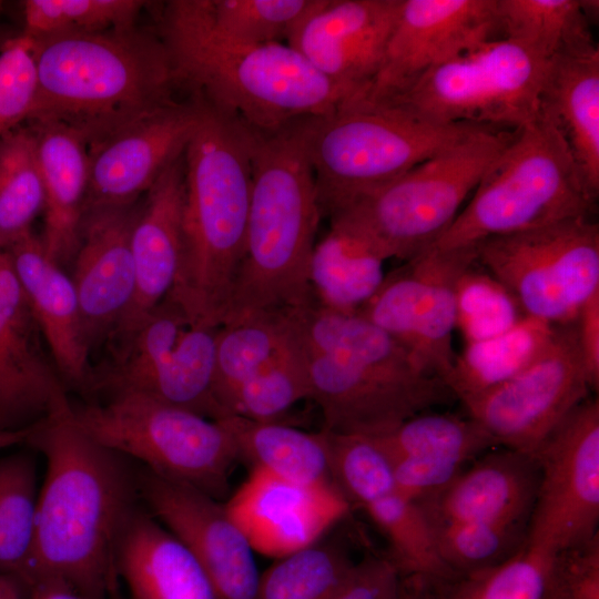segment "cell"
<instances>
[{
    "label": "cell",
    "instance_id": "6da1fadb",
    "mask_svg": "<svg viewBox=\"0 0 599 599\" xmlns=\"http://www.w3.org/2000/svg\"><path fill=\"white\" fill-rule=\"evenodd\" d=\"M72 407L32 427L27 443L45 458L33 544L21 585L67 583L104 599L115 586L120 542L132 515L130 479L120 455L88 436Z\"/></svg>",
    "mask_w": 599,
    "mask_h": 599
},
{
    "label": "cell",
    "instance_id": "7a4b0ae2",
    "mask_svg": "<svg viewBox=\"0 0 599 599\" xmlns=\"http://www.w3.org/2000/svg\"><path fill=\"white\" fill-rule=\"evenodd\" d=\"M161 39L177 83L254 130L327 115L358 97L286 42L250 44L223 37L211 24L203 0L167 2Z\"/></svg>",
    "mask_w": 599,
    "mask_h": 599
},
{
    "label": "cell",
    "instance_id": "3957f363",
    "mask_svg": "<svg viewBox=\"0 0 599 599\" xmlns=\"http://www.w3.org/2000/svg\"><path fill=\"white\" fill-rule=\"evenodd\" d=\"M291 313L323 430L378 436L456 398L443 379L358 313L315 303Z\"/></svg>",
    "mask_w": 599,
    "mask_h": 599
},
{
    "label": "cell",
    "instance_id": "277c9868",
    "mask_svg": "<svg viewBox=\"0 0 599 599\" xmlns=\"http://www.w3.org/2000/svg\"><path fill=\"white\" fill-rule=\"evenodd\" d=\"M305 120L273 130L252 129L244 253L222 324L314 303L309 263L323 214L306 149Z\"/></svg>",
    "mask_w": 599,
    "mask_h": 599
},
{
    "label": "cell",
    "instance_id": "5b68a950",
    "mask_svg": "<svg viewBox=\"0 0 599 599\" xmlns=\"http://www.w3.org/2000/svg\"><path fill=\"white\" fill-rule=\"evenodd\" d=\"M184 151L179 271L167 295L191 326H221L244 253L252 187V129L201 100Z\"/></svg>",
    "mask_w": 599,
    "mask_h": 599
},
{
    "label": "cell",
    "instance_id": "8992f818",
    "mask_svg": "<svg viewBox=\"0 0 599 599\" xmlns=\"http://www.w3.org/2000/svg\"><path fill=\"white\" fill-rule=\"evenodd\" d=\"M32 41L37 92L30 122L68 125L90 146L173 102L177 81L161 37L134 27Z\"/></svg>",
    "mask_w": 599,
    "mask_h": 599
},
{
    "label": "cell",
    "instance_id": "52a82bcc",
    "mask_svg": "<svg viewBox=\"0 0 599 599\" xmlns=\"http://www.w3.org/2000/svg\"><path fill=\"white\" fill-rule=\"evenodd\" d=\"M596 202L561 132L540 110L535 121L515 131L468 204L432 246H474L566 219L591 217Z\"/></svg>",
    "mask_w": 599,
    "mask_h": 599
},
{
    "label": "cell",
    "instance_id": "ba28073f",
    "mask_svg": "<svg viewBox=\"0 0 599 599\" xmlns=\"http://www.w3.org/2000/svg\"><path fill=\"white\" fill-rule=\"evenodd\" d=\"M517 131V130H516ZM515 131L479 128L400 176L328 214L385 260L408 261L450 226Z\"/></svg>",
    "mask_w": 599,
    "mask_h": 599
},
{
    "label": "cell",
    "instance_id": "9c48e42d",
    "mask_svg": "<svg viewBox=\"0 0 599 599\" xmlns=\"http://www.w3.org/2000/svg\"><path fill=\"white\" fill-rule=\"evenodd\" d=\"M479 128L435 124L390 104L361 100L306 119V149L322 214L400 176Z\"/></svg>",
    "mask_w": 599,
    "mask_h": 599
},
{
    "label": "cell",
    "instance_id": "30bf717a",
    "mask_svg": "<svg viewBox=\"0 0 599 599\" xmlns=\"http://www.w3.org/2000/svg\"><path fill=\"white\" fill-rule=\"evenodd\" d=\"M73 422L93 440L148 470L224 496L238 460L219 420L139 393H115L101 404L72 407Z\"/></svg>",
    "mask_w": 599,
    "mask_h": 599
},
{
    "label": "cell",
    "instance_id": "8fae6325",
    "mask_svg": "<svg viewBox=\"0 0 599 599\" xmlns=\"http://www.w3.org/2000/svg\"><path fill=\"white\" fill-rule=\"evenodd\" d=\"M549 60L506 38L486 41L380 102L435 124L516 131L535 121Z\"/></svg>",
    "mask_w": 599,
    "mask_h": 599
},
{
    "label": "cell",
    "instance_id": "7c38bea8",
    "mask_svg": "<svg viewBox=\"0 0 599 599\" xmlns=\"http://www.w3.org/2000/svg\"><path fill=\"white\" fill-rule=\"evenodd\" d=\"M477 263L518 300L527 316L575 323L599 291V225L589 216L489 237L475 245Z\"/></svg>",
    "mask_w": 599,
    "mask_h": 599
},
{
    "label": "cell",
    "instance_id": "4fadbf2b",
    "mask_svg": "<svg viewBox=\"0 0 599 599\" xmlns=\"http://www.w3.org/2000/svg\"><path fill=\"white\" fill-rule=\"evenodd\" d=\"M476 257L475 245L430 246L385 275L357 313L404 346L425 372L446 383L457 355L453 348L456 284Z\"/></svg>",
    "mask_w": 599,
    "mask_h": 599
},
{
    "label": "cell",
    "instance_id": "5bb4252c",
    "mask_svg": "<svg viewBox=\"0 0 599 599\" xmlns=\"http://www.w3.org/2000/svg\"><path fill=\"white\" fill-rule=\"evenodd\" d=\"M535 456L540 480L527 545L556 556L598 535V399L587 398L573 408Z\"/></svg>",
    "mask_w": 599,
    "mask_h": 599
},
{
    "label": "cell",
    "instance_id": "9a60e30c",
    "mask_svg": "<svg viewBox=\"0 0 599 599\" xmlns=\"http://www.w3.org/2000/svg\"><path fill=\"white\" fill-rule=\"evenodd\" d=\"M589 390L571 323L558 326L547 349L522 372L461 403L499 447L535 455Z\"/></svg>",
    "mask_w": 599,
    "mask_h": 599
},
{
    "label": "cell",
    "instance_id": "2e32d148",
    "mask_svg": "<svg viewBox=\"0 0 599 599\" xmlns=\"http://www.w3.org/2000/svg\"><path fill=\"white\" fill-rule=\"evenodd\" d=\"M497 34L496 0H402L379 69L356 100L387 101L428 70Z\"/></svg>",
    "mask_w": 599,
    "mask_h": 599
},
{
    "label": "cell",
    "instance_id": "e0dca14e",
    "mask_svg": "<svg viewBox=\"0 0 599 599\" xmlns=\"http://www.w3.org/2000/svg\"><path fill=\"white\" fill-rule=\"evenodd\" d=\"M140 486L154 518L194 555L219 599L254 598L260 577L254 551L224 505L148 469Z\"/></svg>",
    "mask_w": 599,
    "mask_h": 599
},
{
    "label": "cell",
    "instance_id": "ac0fdd59",
    "mask_svg": "<svg viewBox=\"0 0 599 599\" xmlns=\"http://www.w3.org/2000/svg\"><path fill=\"white\" fill-rule=\"evenodd\" d=\"M200 112L199 101H173L91 144L85 212L130 205L148 193L164 170L184 154Z\"/></svg>",
    "mask_w": 599,
    "mask_h": 599
},
{
    "label": "cell",
    "instance_id": "d6986e66",
    "mask_svg": "<svg viewBox=\"0 0 599 599\" xmlns=\"http://www.w3.org/2000/svg\"><path fill=\"white\" fill-rule=\"evenodd\" d=\"M71 407L9 254L0 250V429H27Z\"/></svg>",
    "mask_w": 599,
    "mask_h": 599
},
{
    "label": "cell",
    "instance_id": "ffe728a7",
    "mask_svg": "<svg viewBox=\"0 0 599 599\" xmlns=\"http://www.w3.org/2000/svg\"><path fill=\"white\" fill-rule=\"evenodd\" d=\"M402 0H314L286 43L331 81L364 94L377 73Z\"/></svg>",
    "mask_w": 599,
    "mask_h": 599
},
{
    "label": "cell",
    "instance_id": "44dd1931",
    "mask_svg": "<svg viewBox=\"0 0 599 599\" xmlns=\"http://www.w3.org/2000/svg\"><path fill=\"white\" fill-rule=\"evenodd\" d=\"M349 505L335 484H298L252 469L224 506L253 551L280 559L318 542Z\"/></svg>",
    "mask_w": 599,
    "mask_h": 599
},
{
    "label": "cell",
    "instance_id": "7402d4cb",
    "mask_svg": "<svg viewBox=\"0 0 599 599\" xmlns=\"http://www.w3.org/2000/svg\"><path fill=\"white\" fill-rule=\"evenodd\" d=\"M184 194L183 154L164 170L140 204L131 236L133 296L109 337L116 359L174 285L183 242Z\"/></svg>",
    "mask_w": 599,
    "mask_h": 599
},
{
    "label": "cell",
    "instance_id": "603a6c76",
    "mask_svg": "<svg viewBox=\"0 0 599 599\" xmlns=\"http://www.w3.org/2000/svg\"><path fill=\"white\" fill-rule=\"evenodd\" d=\"M139 209L133 203L84 213L71 280L90 349L110 337L131 303L134 290L131 236Z\"/></svg>",
    "mask_w": 599,
    "mask_h": 599
},
{
    "label": "cell",
    "instance_id": "cb8c5ba5",
    "mask_svg": "<svg viewBox=\"0 0 599 599\" xmlns=\"http://www.w3.org/2000/svg\"><path fill=\"white\" fill-rule=\"evenodd\" d=\"M539 480L535 455L496 447L440 490L416 502L429 527L493 524L529 528Z\"/></svg>",
    "mask_w": 599,
    "mask_h": 599
},
{
    "label": "cell",
    "instance_id": "d4e9b609",
    "mask_svg": "<svg viewBox=\"0 0 599 599\" xmlns=\"http://www.w3.org/2000/svg\"><path fill=\"white\" fill-rule=\"evenodd\" d=\"M4 251L63 380L84 383L91 349L71 276L48 255L41 237L32 231Z\"/></svg>",
    "mask_w": 599,
    "mask_h": 599
},
{
    "label": "cell",
    "instance_id": "484cf974",
    "mask_svg": "<svg viewBox=\"0 0 599 599\" xmlns=\"http://www.w3.org/2000/svg\"><path fill=\"white\" fill-rule=\"evenodd\" d=\"M44 191L48 255L63 267L79 247L89 184V143L77 130L58 122H31Z\"/></svg>",
    "mask_w": 599,
    "mask_h": 599
},
{
    "label": "cell",
    "instance_id": "4316f807",
    "mask_svg": "<svg viewBox=\"0 0 599 599\" xmlns=\"http://www.w3.org/2000/svg\"><path fill=\"white\" fill-rule=\"evenodd\" d=\"M132 599H219L201 564L155 518L132 514L118 552Z\"/></svg>",
    "mask_w": 599,
    "mask_h": 599
},
{
    "label": "cell",
    "instance_id": "83f0119b",
    "mask_svg": "<svg viewBox=\"0 0 599 599\" xmlns=\"http://www.w3.org/2000/svg\"><path fill=\"white\" fill-rule=\"evenodd\" d=\"M541 111L561 132L589 194L599 195V49L549 60Z\"/></svg>",
    "mask_w": 599,
    "mask_h": 599
},
{
    "label": "cell",
    "instance_id": "f1b7e54d",
    "mask_svg": "<svg viewBox=\"0 0 599 599\" xmlns=\"http://www.w3.org/2000/svg\"><path fill=\"white\" fill-rule=\"evenodd\" d=\"M219 422L231 435L238 460H246L252 469L298 484H334L324 430L307 433L236 415Z\"/></svg>",
    "mask_w": 599,
    "mask_h": 599
},
{
    "label": "cell",
    "instance_id": "f546056e",
    "mask_svg": "<svg viewBox=\"0 0 599 599\" xmlns=\"http://www.w3.org/2000/svg\"><path fill=\"white\" fill-rule=\"evenodd\" d=\"M386 261L370 244L335 224L315 243L309 263L313 301L338 313H357L378 291Z\"/></svg>",
    "mask_w": 599,
    "mask_h": 599
},
{
    "label": "cell",
    "instance_id": "4dcf8cb0",
    "mask_svg": "<svg viewBox=\"0 0 599 599\" xmlns=\"http://www.w3.org/2000/svg\"><path fill=\"white\" fill-rule=\"evenodd\" d=\"M557 327L526 316L500 335L466 343L456 355L447 386L463 400L510 379L547 349Z\"/></svg>",
    "mask_w": 599,
    "mask_h": 599
},
{
    "label": "cell",
    "instance_id": "1f68e13d",
    "mask_svg": "<svg viewBox=\"0 0 599 599\" xmlns=\"http://www.w3.org/2000/svg\"><path fill=\"white\" fill-rule=\"evenodd\" d=\"M496 13L501 38L547 60L598 50L581 0H496Z\"/></svg>",
    "mask_w": 599,
    "mask_h": 599
},
{
    "label": "cell",
    "instance_id": "d6a6232c",
    "mask_svg": "<svg viewBox=\"0 0 599 599\" xmlns=\"http://www.w3.org/2000/svg\"><path fill=\"white\" fill-rule=\"evenodd\" d=\"M219 327L189 325L141 387L128 393L148 395L203 417L221 419L214 396Z\"/></svg>",
    "mask_w": 599,
    "mask_h": 599
},
{
    "label": "cell",
    "instance_id": "836d02e7",
    "mask_svg": "<svg viewBox=\"0 0 599 599\" xmlns=\"http://www.w3.org/2000/svg\"><path fill=\"white\" fill-rule=\"evenodd\" d=\"M291 311L260 313L222 324L217 331L214 396L229 416L241 386L284 346L292 331Z\"/></svg>",
    "mask_w": 599,
    "mask_h": 599
},
{
    "label": "cell",
    "instance_id": "e575fe53",
    "mask_svg": "<svg viewBox=\"0 0 599 599\" xmlns=\"http://www.w3.org/2000/svg\"><path fill=\"white\" fill-rule=\"evenodd\" d=\"M390 457L454 464L464 467L488 450L499 447L471 418L422 413L388 433L374 436Z\"/></svg>",
    "mask_w": 599,
    "mask_h": 599
},
{
    "label": "cell",
    "instance_id": "d590c367",
    "mask_svg": "<svg viewBox=\"0 0 599 599\" xmlns=\"http://www.w3.org/2000/svg\"><path fill=\"white\" fill-rule=\"evenodd\" d=\"M43 205L35 134L18 126L0 140V250L32 231Z\"/></svg>",
    "mask_w": 599,
    "mask_h": 599
},
{
    "label": "cell",
    "instance_id": "8d00e7d4",
    "mask_svg": "<svg viewBox=\"0 0 599 599\" xmlns=\"http://www.w3.org/2000/svg\"><path fill=\"white\" fill-rule=\"evenodd\" d=\"M34 458L26 453L0 458V575L21 585L33 544L38 502Z\"/></svg>",
    "mask_w": 599,
    "mask_h": 599
},
{
    "label": "cell",
    "instance_id": "74e56055",
    "mask_svg": "<svg viewBox=\"0 0 599 599\" xmlns=\"http://www.w3.org/2000/svg\"><path fill=\"white\" fill-rule=\"evenodd\" d=\"M355 562L342 546L318 541L261 573L253 599H334Z\"/></svg>",
    "mask_w": 599,
    "mask_h": 599
},
{
    "label": "cell",
    "instance_id": "f35d334b",
    "mask_svg": "<svg viewBox=\"0 0 599 599\" xmlns=\"http://www.w3.org/2000/svg\"><path fill=\"white\" fill-rule=\"evenodd\" d=\"M556 556L526 544L497 566L432 579V599H544Z\"/></svg>",
    "mask_w": 599,
    "mask_h": 599
},
{
    "label": "cell",
    "instance_id": "ab89813d",
    "mask_svg": "<svg viewBox=\"0 0 599 599\" xmlns=\"http://www.w3.org/2000/svg\"><path fill=\"white\" fill-rule=\"evenodd\" d=\"M292 331L278 353L236 393L231 415L258 422H276L291 407L311 395L303 347L292 314Z\"/></svg>",
    "mask_w": 599,
    "mask_h": 599
},
{
    "label": "cell",
    "instance_id": "60d3db41",
    "mask_svg": "<svg viewBox=\"0 0 599 599\" xmlns=\"http://www.w3.org/2000/svg\"><path fill=\"white\" fill-rule=\"evenodd\" d=\"M388 540L389 557L402 575L443 579L455 575L440 559L416 501L393 491L364 507Z\"/></svg>",
    "mask_w": 599,
    "mask_h": 599
},
{
    "label": "cell",
    "instance_id": "b9f144b4",
    "mask_svg": "<svg viewBox=\"0 0 599 599\" xmlns=\"http://www.w3.org/2000/svg\"><path fill=\"white\" fill-rule=\"evenodd\" d=\"M148 4L140 0H26L22 33L41 40L68 33H91L135 27Z\"/></svg>",
    "mask_w": 599,
    "mask_h": 599
},
{
    "label": "cell",
    "instance_id": "7bdbcfd3",
    "mask_svg": "<svg viewBox=\"0 0 599 599\" xmlns=\"http://www.w3.org/2000/svg\"><path fill=\"white\" fill-rule=\"evenodd\" d=\"M325 434L332 479L349 502L364 508L397 490L392 461L374 436Z\"/></svg>",
    "mask_w": 599,
    "mask_h": 599
},
{
    "label": "cell",
    "instance_id": "ee69618b",
    "mask_svg": "<svg viewBox=\"0 0 599 599\" xmlns=\"http://www.w3.org/2000/svg\"><path fill=\"white\" fill-rule=\"evenodd\" d=\"M456 328L466 343L500 335L527 315L515 295L476 262L458 278Z\"/></svg>",
    "mask_w": 599,
    "mask_h": 599
},
{
    "label": "cell",
    "instance_id": "f6af8a7d",
    "mask_svg": "<svg viewBox=\"0 0 599 599\" xmlns=\"http://www.w3.org/2000/svg\"><path fill=\"white\" fill-rule=\"evenodd\" d=\"M429 528L441 561L455 573L505 562L528 539L526 525L451 524Z\"/></svg>",
    "mask_w": 599,
    "mask_h": 599
},
{
    "label": "cell",
    "instance_id": "bcb514c9",
    "mask_svg": "<svg viewBox=\"0 0 599 599\" xmlns=\"http://www.w3.org/2000/svg\"><path fill=\"white\" fill-rule=\"evenodd\" d=\"M314 0H203L213 28L250 44L286 42Z\"/></svg>",
    "mask_w": 599,
    "mask_h": 599
},
{
    "label": "cell",
    "instance_id": "7dc6e473",
    "mask_svg": "<svg viewBox=\"0 0 599 599\" xmlns=\"http://www.w3.org/2000/svg\"><path fill=\"white\" fill-rule=\"evenodd\" d=\"M182 308L166 296L146 317L108 378L113 393L136 392L174 348L189 326Z\"/></svg>",
    "mask_w": 599,
    "mask_h": 599
},
{
    "label": "cell",
    "instance_id": "c3c4849f",
    "mask_svg": "<svg viewBox=\"0 0 599 599\" xmlns=\"http://www.w3.org/2000/svg\"><path fill=\"white\" fill-rule=\"evenodd\" d=\"M35 92L33 41L12 35L0 49V140L28 120Z\"/></svg>",
    "mask_w": 599,
    "mask_h": 599
},
{
    "label": "cell",
    "instance_id": "681fc988",
    "mask_svg": "<svg viewBox=\"0 0 599 599\" xmlns=\"http://www.w3.org/2000/svg\"><path fill=\"white\" fill-rule=\"evenodd\" d=\"M404 576L389 555L356 561L334 599H402Z\"/></svg>",
    "mask_w": 599,
    "mask_h": 599
},
{
    "label": "cell",
    "instance_id": "f907efd6",
    "mask_svg": "<svg viewBox=\"0 0 599 599\" xmlns=\"http://www.w3.org/2000/svg\"><path fill=\"white\" fill-rule=\"evenodd\" d=\"M554 566L569 599H599V534L559 552Z\"/></svg>",
    "mask_w": 599,
    "mask_h": 599
},
{
    "label": "cell",
    "instance_id": "816d5d0a",
    "mask_svg": "<svg viewBox=\"0 0 599 599\" xmlns=\"http://www.w3.org/2000/svg\"><path fill=\"white\" fill-rule=\"evenodd\" d=\"M579 351L588 383L592 390L599 386V291L582 305L575 322Z\"/></svg>",
    "mask_w": 599,
    "mask_h": 599
},
{
    "label": "cell",
    "instance_id": "f5cc1de1",
    "mask_svg": "<svg viewBox=\"0 0 599 599\" xmlns=\"http://www.w3.org/2000/svg\"><path fill=\"white\" fill-rule=\"evenodd\" d=\"M29 599H74L75 591L67 583L47 579L33 583L29 588Z\"/></svg>",
    "mask_w": 599,
    "mask_h": 599
},
{
    "label": "cell",
    "instance_id": "db71d44e",
    "mask_svg": "<svg viewBox=\"0 0 599 599\" xmlns=\"http://www.w3.org/2000/svg\"><path fill=\"white\" fill-rule=\"evenodd\" d=\"M430 578L405 576L402 599H432Z\"/></svg>",
    "mask_w": 599,
    "mask_h": 599
},
{
    "label": "cell",
    "instance_id": "11a10c76",
    "mask_svg": "<svg viewBox=\"0 0 599 599\" xmlns=\"http://www.w3.org/2000/svg\"><path fill=\"white\" fill-rule=\"evenodd\" d=\"M33 427V426H32ZM32 427L22 430H1L0 429V450L9 448L20 443H27Z\"/></svg>",
    "mask_w": 599,
    "mask_h": 599
},
{
    "label": "cell",
    "instance_id": "9f6ffc18",
    "mask_svg": "<svg viewBox=\"0 0 599 599\" xmlns=\"http://www.w3.org/2000/svg\"><path fill=\"white\" fill-rule=\"evenodd\" d=\"M544 599H569L555 570V566H552Z\"/></svg>",
    "mask_w": 599,
    "mask_h": 599
},
{
    "label": "cell",
    "instance_id": "6f0895ef",
    "mask_svg": "<svg viewBox=\"0 0 599 599\" xmlns=\"http://www.w3.org/2000/svg\"><path fill=\"white\" fill-rule=\"evenodd\" d=\"M0 599H23L19 585L3 575H0Z\"/></svg>",
    "mask_w": 599,
    "mask_h": 599
},
{
    "label": "cell",
    "instance_id": "680465c9",
    "mask_svg": "<svg viewBox=\"0 0 599 599\" xmlns=\"http://www.w3.org/2000/svg\"><path fill=\"white\" fill-rule=\"evenodd\" d=\"M10 37L11 35H9L4 31L0 30V49L3 45V43L7 41V39L10 38Z\"/></svg>",
    "mask_w": 599,
    "mask_h": 599
},
{
    "label": "cell",
    "instance_id": "91938a15",
    "mask_svg": "<svg viewBox=\"0 0 599 599\" xmlns=\"http://www.w3.org/2000/svg\"><path fill=\"white\" fill-rule=\"evenodd\" d=\"M74 599H90L83 596H80L79 593H75Z\"/></svg>",
    "mask_w": 599,
    "mask_h": 599
},
{
    "label": "cell",
    "instance_id": "94428289",
    "mask_svg": "<svg viewBox=\"0 0 599 599\" xmlns=\"http://www.w3.org/2000/svg\"><path fill=\"white\" fill-rule=\"evenodd\" d=\"M2 9H3V2L0 1V14H1V12H2Z\"/></svg>",
    "mask_w": 599,
    "mask_h": 599
},
{
    "label": "cell",
    "instance_id": "6125c7cd",
    "mask_svg": "<svg viewBox=\"0 0 599 599\" xmlns=\"http://www.w3.org/2000/svg\"><path fill=\"white\" fill-rule=\"evenodd\" d=\"M115 599H122V598H115Z\"/></svg>",
    "mask_w": 599,
    "mask_h": 599
}]
</instances>
